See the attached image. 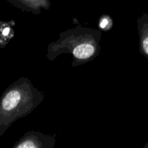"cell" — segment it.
I'll return each instance as SVG.
<instances>
[{
	"label": "cell",
	"mask_w": 148,
	"mask_h": 148,
	"mask_svg": "<svg viewBox=\"0 0 148 148\" xmlns=\"http://www.w3.org/2000/svg\"><path fill=\"white\" fill-rule=\"evenodd\" d=\"M14 7L25 11H40V9H48L50 6L49 0H7Z\"/></svg>",
	"instance_id": "obj_2"
},
{
	"label": "cell",
	"mask_w": 148,
	"mask_h": 148,
	"mask_svg": "<svg viewBox=\"0 0 148 148\" xmlns=\"http://www.w3.org/2000/svg\"><path fill=\"white\" fill-rule=\"evenodd\" d=\"M108 25V19H103L100 22V27L101 28H106Z\"/></svg>",
	"instance_id": "obj_6"
},
{
	"label": "cell",
	"mask_w": 148,
	"mask_h": 148,
	"mask_svg": "<svg viewBox=\"0 0 148 148\" xmlns=\"http://www.w3.org/2000/svg\"><path fill=\"white\" fill-rule=\"evenodd\" d=\"M40 94L27 79L21 78L6 89L0 98V137L19 119L40 103Z\"/></svg>",
	"instance_id": "obj_1"
},
{
	"label": "cell",
	"mask_w": 148,
	"mask_h": 148,
	"mask_svg": "<svg viewBox=\"0 0 148 148\" xmlns=\"http://www.w3.org/2000/svg\"><path fill=\"white\" fill-rule=\"evenodd\" d=\"M13 30L7 23L0 22V48H4L12 38Z\"/></svg>",
	"instance_id": "obj_5"
},
{
	"label": "cell",
	"mask_w": 148,
	"mask_h": 148,
	"mask_svg": "<svg viewBox=\"0 0 148 148\" xmlns=\"http://www.w3.org/2000/svg\"><path fill=\"white\" fill-rule=\"evenodd\" d=\"M140 49L148 59V14H143L139 20Z\"/></svg>",
	"instance_id": "obj_3"
},
{
	"label": "cell",
	"mask_w": 148,
	"mask_h": 148,
	"mask_svg": "<svg viewBox=\"0 0 148 148\" xmlns=\"http://www.w3.org/2000/svg\"><path fill=\"white\" fill-rule=\"evenodd\" d=\"M95 48L93 45L88 43H83L75 46L73 49V56L79 60H85L93 56Z\"/></svg>",
	"instance_id": "obj_4"
}]
</instances>
